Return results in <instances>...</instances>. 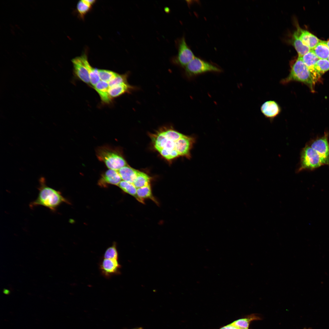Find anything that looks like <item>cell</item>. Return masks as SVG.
I'll use <instances>...</instances> for the list:
<instances>
[{
  "label": "cell",
  "mask_w": 329,
  "mask_h": 329,
  "mask_svg": "<svg viewBox=\"0 0 329 329\" xmlns=\"http://www.w3.org/2000/svg\"><path fill=\"white\" fill-rule=\"evenodd\" d=\"M289 42L294 47L297 52L298 56L302 57L311 50L310 48L303 44L299 38L296 30L292 34Z\"/></svg>",
  "instance_id": "2e32d148"
},
{
  "label": "cell",
  "mask_w": 329,
  "mask_h": 329,
  "mask_svg": "<svg viewBox=\"0 0 329 329\" xmlns=\"http://www.w3.org/2000/svg\"><path fill=\"white\" fill-rule=\"evenodd\" d=\"M118 186L124 192L133 196L137 200V188L133 184L122 180Z\"/></svg>",
  "instance_id": "cb8c5ba5"
},
{
  "label": "cell",
  "mask_w": 329,
  "mask_h": 329,
  "mask_svg": "<svg viewBox=\"0 0 329 329\" xmlns=\"http://www.w3.org/2000/svg\"><path fill=\"white\" fill-rule=\"evenodd\" d=\"M178 54L172 58V62L176 65L184 68L195 57L190 48L187 44L184 37L176 41Z\"/></svg>",
  "instance_id": "8992f818"
},
{
  "label": "cell",
  "mask_w": 329,
  "mask_h": 329,
  "mask_svg": "<svg viewBox=\"0 0 329 329\" xmlns=\"http://www.w3.org/2000/svg\"><path fill=\"white\" fill-rule=\"evenodd\" d=\"M184 68L185 75L189 78L207 72L222 71L218 66L196 57Z\"/></svg>",
  "instance_id": "277c9868"
},
{
  "label": "cell",
  "mask_w": 329,
  "mask_h": 329,
  "mask_svg": "<svg viewBox=\"0 0 329 329\" xmlns=\"http://www.w3.org/2000/svg\"><path fill=\"white\" fill-rule=\"evenodd\" d=\"M296 27L299 38L303 44L311 50L313 49L320 40L309 31L301 28L297 24Z\"/></svg>",
  "instance_id": "5bb4252c"
},
{
  "label": "cell",
  "mask_w": 329,
  "mask_h": 329,
  "mask_svg": "<svg viewBox=\"0 0 329 329\" xmlns=\"http://www.w3.org/2000/svg\"><path fill=\"white\" fill-rule=\"evenodd\" d=\"M128 73L118 74L108 83L109 87H112L123 83H127Z\"/></svg>",
  "instance_id": "f546056e"
},
{
  "label": "cell",
  "mask_w": 329,
  "mask_h": 329,
  "mask_svg": "<svg viewBox=\"0 0 329 329\" xmlns=\"http://www.w3.org/2000/svg\"><path fill=\"white\" fill-rule=\"evenodd\" d=\"M260 111L266 118L272 120L280 114L281 109L276 101L271 100L265 102L262 104Z\"/></svg>",
  "instance_id": "30bf717a"
},
{
  "label": "cell",
  "mask_w": 329,
  "mask_h": 329,
  "mask_svg": "<svg viewBox=\"0 0 329 329\" xmlns=\"http://www.w3.org/2000/svg\"><path fill=\"white\" fill-rule=\"evenodd\" d=\"M72 62L74 73L80 80L87 84L90 83L88 71L82 60L81 56L73 58Z\"/></svg>",
  "instance_id": "8fae6325"
},
{
  "label": "cell",
  "mask_w": 329,
  "mask_h": 329,
  "mask_svg": "<svg viewBox=\"0 0 329 329\" xmlns=\"http://www.w3.org/2000/svg\"><path fill=\"white\" fill-rule=\"evenodd\" d=\"M150 178L147 174L138 171L136 177L133 184L137 188L150 184Z\"/></svg>",
  "instance_id": "7402d4cb"
},
{
  "label": "cell",
  "mask_w": 329,
  "mask_h": 329,
  "mask_svg": "<svg viewBox=\"0 0 329 329\" xmlns=\"http://www.w3.org/2000/svg\"><path fill=\"white\" fill-rule=\"evenodd\" d=\"M85 0L87 3L88 4H90V5H93L95 2H96V1L94 0Z\"/></svg>",
  "instance_id": "1f68e13d"
},
{
  "label": "cell",
  "mask_w": 329,
  "mask_h": 329,
  "mask_svg": "<svg viewBox=\"0 0 329 329\" xmlns=\"http://www.w3.org/2000/svg\"><path fill=\"white\" fill-rule=\"evenodd\" d=\"M3 292L5 294L8 295L9 294V291L7 289H4L3 291Z\"/></svg>",
  "instance_id": "d6a6232c"
},
{
  "label": "cell",
  "mask_w": 329,
  "mask_h": 329,
  "mask_svg": "<svg viewBox=\"0 0 329 329\" xmlns=\"http://www.w3.org/2000/svg\"><path fill=\"white\" fill-rule=\"evenodd\" d=\"M300 163L297 170L299 172L304 170H313L324 165L323 161L317 153L307 145L300 153Z\"/></svg>",
  "instance_id": "5b68a950"
},
{
  "label": "cell",
  "mask_w": 329,
  "mask_h": 329,
  "mask_svg": "<svg viewBox=\"0 0 329 329\" xmlns=\"http://www.w3.org/2000/svg\"><path fill=\"white\" fill-rule=\"evenodd\" d=\"M328 136V134H325L323 136L314 140L309 145L320 156L324 165L329 164V143Z\"/></svg>",
  "instance_id": "52a82bcc"
},
{
  "label": "cell",
  "mask_w": 329,
  "mask_h": 329,
  "mask_svg": "<svg viewBox=\"0 0 329 329\" xmlns=\"http://www.w3.org/2000/svg\"><path fill=\"white\" fill-rule=\"evenodd\" d=\"M136 88L130 85L127 82L109 87L108 92L110 97L112 99L125 93H130Z\"/></svg>",
  "instance_id": "9a60e30c"
},
{
  "label": "cell",
  "mask_w": 329,
  "mask_h": 329,
  "mask_svg": "<svg viewBox=\"0 0 329 329\" xmlns=\"http://www.w3.org/2000/svg\"><path fill=\"white\" fill-rule=\"evenodd\" d=\"M311 50L319 59H327L329 55V48L326 41L320 40L317 45Z\"/></svg>",
  "instance_id": "44dd1931"
},
{
  "label": "cell",
  "mask_w": 329,
  "mask_h": 329,
  "mask_svg": "<svg viewBox=\"0 0 329 329\" xmlns=\"http://www.w3.org/2000/svg\"><path fill=\"white\" fill-rule=\"evenodd\" d=\"M327 59L328 60V61L329 62V56H328V58H327Z\"/></svg>",
  "instance_id": "d590c367"
},
{
  "label": "cell",
  "mask_w": 329,
  "mask_h": 329,
  "mask_svg": "<svg viewBox=\"0 0 329 329\" xmlns=\"http://www.w3.org/2000/svg\"><path fill=\"white\" fill-rule=\"evenodd\" d=\"M117 171L122 180L133 183L137 176L138 170L127 165Z\"/></svg>",
  "instance_id": "ac0fdd59"
},
{
  "label": "cell",
  "mask_w": 329,
  "mask_h": 329,
  "mask_svg": "<svg viewBox=\"0 0 329 329\" xmlns=\"http://www.w3.org/2000/svg\"><path fill=\"white\" fill-rule=\"evenodd\" d=\"M258 317L254 315H251L246 318L236 320L232 324L239 329H248L249 325L251 321L256 320H259Z\"/></svg>",
  "instance_id": "603a6c76"
},
{
  "label": "cell",
  "mask_w": 329,
  "mask_h": 329,
  "mask_svg": "<svg viewBox=\"0 0 329 329\" xmlns=\"http://www.w3.org/2000/svg\"><path fill=\"white\" fill-rule=\"evenodd\" d=\"M315 69L319 76L329 70V62L327 59H319L316 62Z\"/></svg>",
  "instance_id": "d4e9b609"
},
{
  "label": "cell",
  "mask_w": 329,
  "mask_h": 329,
  "mask_svg": "<svg viewBox=\"0 0 329 329\" xmlns=\"http://www.w3.org/2000/svg\"><path fill=\"white\" fill-rule=\"evenodd\" d=\"M304 329H310L305 328Z\"/></svg>",
  "instance_id": "8d00e7d4"
},
{
  "label": "cell",
  "mask_w": 329,
  "mask_h": 329,
  "mask_svg": "<svg viewBox=\"0 0 329 329\" xmlns=\"http://www.w3.org/2000/svg\"><path fill=\"white\" fill-rule=\"evenodd\" d=\"M133 329H143L142 327H139L137 328Z\"/></svg>",
  "instance_id": "e575fe53"
},
{
  "label": "cell",
  "mask_w": 329,
  "mask_h": 329,
  "mask_svg": "<svg viewBox=\"0 0 329 329\" xmlns=\"http://www.w3.org/2000/svg\"><path fill=\"white\" fill-rule=\"evenodd\" d=\"M327 44L329 48V40L326 41Z\"/></svg>",
  "instance_id": "836d02e7"
},
{
  "label": "cell",
  "mask_w": 329,
  "mask_h": 329,
  "mask_svg": "<svg viewBox=\"0 0 329 329\" xmlns=\"http://www.w3.org/2000/svg\"><path fill=\"white\" fill-rule=\"evenodd\" d=\"M161 130L167 138L175 142L184 136L182 134L171 129H165Z\"/></svg>",
  "instance_id": "83f0119b"
},
{
  "label": "cell",
  "mask_w": 329,
  "mask_h": 329,
  "mask_svg": "<svg viewBox=\"0 0 329 329\" xmlns=\"http://www.w3.org/2000/svg\"><path fill=\"white\" fill-rule=\"evenodd\" d=\"M122 180L117 171L109 169L101 175L98 184L103 187H107L108 185L118 186Z\"/></svg>",
  "instance_id": "7c38bea8"
},
{
  "label": "cell",
  "mask_w": 329,
  "mask_h": 329,
  "mask_svg": "<svg viewBox=\"0 0 329 329\" xmlns=\"http://www.w3.org/2000/svg\"><path fill=\"white\" fill-rule=\"evenodd\" d=\"M219 329H239L235 326L231 324L224 326Z\"/></svg>",
  "instance_id": "4dcf8cb0"
},
{
  "label": "cell",
  "mask_w": 329,
  "mask_h": 329,
  "mask_svg": "<svg viewBox=\"0 0 329 329\" xmlns=\"http://www.w3.org/2000/svg\"><path fill=\"white\" fill-rule=\"evenodd\" d=\"M98 159L109 169L118 171L127 165L120 149L108 145L98 147L96 150Z\"/></svg>",
  "instance_id": "3957f363"
},
{
  "label": "cell",
  "mask_w": 329,
  "mask_h": 329,
  "mask_svg": "<svg viewBox=\"0 0 329 329\" xmlns=\"http://www.w3.org/2000/svg\"><path fill=\"white\" fill-rule=\"evenodd\" d=\"M39 183L38 196L36 199L30 204V208H32L36 206H42L54 212L61 204L64 203H69L60 192L47 185L44 177L40 178Z\"/></svg>",
  "instance_id": "6da1fadb"
},
{
  "label": "cell",
  "mask_w": 329,
  "mask_h": 329,
  "mask_svg": "<svg viewBox=\"0 0 329 329\" xmlns=\"http://www.w3.org/2000/svg\"><path fill=\"white\" fill-rule=\"evenodd\" d=\"M119 254L116 244L114 242L112 245L106 250L103 258L107 259L118 260Z\"/></svg>",
  "instance_id": "4316f807"
},
{
  "label": "cell",
  "mask_w": 329,
  "mask_h": 329,
  "mask_svg": "<svg viewBox=\"0 0 329 329\" xmlns=\"http://www.w3.org/2000/svg\"><path fill=\"white\" fill-rule=\"evenodd\" d=\"M92 6L87 3L85 0H80L78 2L76 9L79 16L81 18L83 19L90 11Z\"/></svg>",
  "instance_id": "484cf974"
},
{
  "label": "cell",
  "mask_w": 329,
  "mask_h": 329,
  "mask_svg": "<svg viewBox=\"0 0 329 329\" xmlns=\"http://www.w3.org/2000/svg\"><path fill=\"white\" fill-rule=\"evenodd\" d=\"M195 141L194 137L184 135L175 142V150L179 156L190 158L191 157L190 150Z\"/></svg>",
  "instance_id": "9c48e42d"
},
{
  "label": "cell",
  "mask_w": 329,
  "mask_h": 329,
  "mask_svg": "<svg viewBox=\"0 0 329 329\" xmlns=\"http://www.w3.org/2000/svg\"><path fill=\"white\" fill-rule=\"evenodd\" d=\"M81 56L84 64L88 71L90 84L94 87L100 80L98 74V69L93 68L90 65L88 61L87 56L85 54Z\"/></svg>",
  "instance_id": "d6986e66"
},
{
  "label": "cell",
  "mask_w": 329,
  "mask_h": 329,
  "mask_svg": "<svg viewBox=\"0 0 329 329\" xmlns=\"http://www.w3.org/2000/svg\"><path fill=\"white\" fill-rule=\"evenodd\" d=\"M99 95L102 102L110 104L112 101L108 94L109 87L108 83L100 80L93 87Z\"/></svg>",
  "instance_id": "e0dca14e"
},
{
  "label": "cell",
  "mask_w": 329,
  "mask_h": 329,
  "mask_svg": "<svg viewBox=\"0 0 329 329\" xmlns=\"http://www.w3.org/2000/svg\"><path fill=\"white\" fill-rule=\"evenodd\" d=\"M137 200L142 203H144L145 199H150L158 204V202L152 194L150 184L137 188Z\"/></svg>",
  "instance_id": "ffe728a7"
},
{
  "label": "cell",
  "mask_w": 329,
  "mask_h": 329,
  "mask_svg": "<svg viewBox=\"0 0 329 329\" xmlns=\"http://www.w3.org/2000/svg\"><path fill=\"white\" fill-rule=\"evenodd\" d=\"M99 266L101 274L105 278H109L120 273L121 265L118 260L103 258L100 262Z\"/></svg>",
  "instance_id": "ba28073f"
},
{
  "label": "cell",
  "mask_w": 329,
  "mask_h": 329,
  "mask_svg": "<svg viewBox=\"0 0 329 329\" xmlns=\"http://www.w3.org/2000/svg\"><path fill=\"white\" fill-rule=\"evenodd\" d=\"M98 72L100 80L108 83L118 74L113 71L103 69H98Z\"/></svg>",
  "instance_id": "f1b7e54d"
},
{
  "label": "cell",
  "mask_w": 329,
  "mask_h": 329,
  "mask_svg": "<svg viewBox=\"0 0 329 329\" xmlns=\"http://www.w3.org/2000/svg\"><path fill=\"white\" fill-rule=\"evenodd\" d=\"M290 69L288 75L282 79L280 83L287 84L292 81H298L308 86L313 90L315 82L309 69L303 62L301 57L298 56L290 63Z\"/></svg>",
  "instance_id": "7a4b0ae2"
},
{
  "label": "cell",
  "mask_w": 329,
  "mask_h": 329,
  "mask_svg": "<svg viewBox=\"0 0 329 329\" xmlns=\"http://www.w3.org/2000/svg\"><path fill=\"white\" fill-rule=\"evenodd\" d=\"M301 57L303 62L311 73L314 82L316 83L320 77L315 68L316 63L319 59L311 50Z\"/></svg>",
  "instance_id": "4fadbf2b"
}]
</instances>
